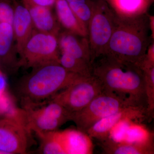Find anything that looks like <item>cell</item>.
I'll use <instances>...</instances> for the list:
<instances>
[{
    "label": "cell",
    "instance_id": "cell-11",
    "mask_svg": "<svg viewBox=\"0 0 154 154\" xmlns=\"http://www.w3.org/2000/svg\"><path fill=\"white\" fill-rule=\"evenodd\" d=\"M60 52L64 53L92 65L88 37L61 30L57 36Z\"/></svg>",
    "mask_w": 154,
    "mask_h": 154
},
{
    "label": "cell",
    "instance_id": "cell-26",
    "mask_svg": "<svg viewBox=\"0 0 154 154\" xmlns=\"http://www.w3.org/2000/svg\"><path fill=\"white\" fill-rule=\"evenodd\" d=\"M7 83L5 73L0 69V96L6 93Z\"/></svg>",
    "mask_w": 154,
    "mask_h": 154
},
{
    "label": "cell",
    "instance_id": "cell-3",
    "mask_svg": "<svg viewBox=\"0 0 154 154\" xmlns=\"http://www.w3.org/2000/svg\"><path fill=\"white\" fill-rule=\"evenodd\" d=\"M32 69L30 73L23 77L18 86L24 108H33L38 103L52 99L59 91L82 76L67 70L58 62Z\"/></svg>",
    "mask_w": 154,
    "mask_h": 154
},
{
    "label": "cell",
    "instance_id": "cell-9",
    "mask_svg": "<svg viewBox=\"0 0 154 154\" xmlns=\"http://www.w3.org/2000/svg\"><path fill=\"white\" fill-rule=\"evenodd\" d=\"M146 119H149L146 107L129 106L99 120L88 130L86 134L91 138L100 141L109 137L112 129L121 122L128 120L140 122Z\"/></svg>",
    "mask_w": 154,
    "mask_h": 154
},
{
    "label": "cell",
    "instance_id": "cell-22",
    "mask_svg": "<svg viewBox=\"0 0 154 154\" xmlns=\"http://www.w3.org/2000/svg\"><path fill=\"white\" fill-rule=\"evenodd\" d=\"M72 11L87 28L94 10V2L89 3L71 2L68 3Z\"/></svg>",
    "mask_w": 154,
    "mask_h": 154
},
{
    "label": "cell",
    "instance_id": "cell-18",
    "mask_svg": "<svg viewBox=\"0 0 154 154\" xmlns=\"http://www.w3.org/2000/svg\"><path fill=\"white\" fill-rule=\"evenodd\" d=\"M115 14L132 16L146 12L149 0H107Z\"/></svg>",
    "mask_w": 154,
    "mask_h": 154
},
{
    "label": "cell",
    "instance_id": "cell-6",
    "mask_svg": "<svg viewBox=\"0 0 154 154\" xmlns=\"http://www.w3.org/2000/svg\"><path fill=\"white\" fill-rule=\"evenodd\" d=\"M30 133L23 109L14 108L0 117V150L6 154L26 153Z\"/></svg>",
    "mask_w": 154,
    "mask_h": 154
},
{
    "label": "cell",
    "instance_id": "cell-24",
    "mask_svg": "<svg viewBox=\"0 0 154 154\" xmlns=\"http://www.w3.org/2000/svg\"><path fill=\"white\" fill-rule=\"evenodd\" d=\"M14 109L6 92L0 96V117L5 115Z\"/></svg>",
    "mask_w": 154,
    "mask_h": 154
},
{
    "label": "cell",
    "instance_id": "cell-25",
    "mask_svg": "<svg viewBox=\"0 0 154 154\" xmlns=\"http://www.w3.org/2000/svg\"><path fill=\"white\" fill-rule=\"evenodd\" d=\"M34 5L51 8L55 5L56 0H28Z\"/></svg>",
    "mask_w": 154,
    "mask_h": 154
},
{
    "label": "cell",
    "instance_id": "cell-16",
    "mask_svg": "<svg viewBox=\"0 0 154 154\" xmlns=\"http://www.w3.org/2000/svg\"><path fill=\"white\" fill-rule=\"evenodd\" d=\"M60 138L66 154H91L93 152L91 138L79 130L59 131Z\"/></svg>",
    "mask_w": 154,
    "mask_h": 154
},
{
    "label": "cell",
    "instance_id": "cell-13",
    "mask_svg": "<svg viewBox=\"0 0 154 154\" xmlns=\"http://www.w3.org/2000/svg\"><path fill=\"white\" fill-rule=\"evenodd\" d=\"M12 1L15 11L12 26L19 56L25 44L33 33L34 28L28 9L22 3L17 2V0Z\"/></svg>",
    "mask_w": 154,
    "mask_h": 154
},
{
    "label": "cell",
    "instance_id": "cell-23",
    "mask_svg": "<svg viewBox=\"0 0 154 154\" xmlns=\"http://www.w3.org/2000/svg\"><path fill=\"white\" fill-rule=\"evenodd\" d=\"M14 11L12 0H0V22L8 23L12 25Z\"/></svg>",
    "mask_w": 154,
    "mask_h": 154
},
{
    "label": "cell",
    "instance_id": "cell-28",
    "mask_svg": "<svg viewBox=\"0 0 154 154\" xmlns=\"http://www.w3.org/2000/svg\"><path fill=\"white\" fill-rule=\"evenodd\" d=\"M0 154H6V153L5 152H3L2 151L0 150Z\"/></svg>",
    "mask_w": 154,
    "mask_h": 154
},
{
    "label": "cell",
    "instance_id": "cell-21",
    "mask_svg": "<svg viewBox=\"0 0 154 154\" xmlns=\"http://www.w3.org/2000/svg\"><path fill=\"white\" fill-rule=\"evenodd\" d=\"M144 75L145 91L149 118L153 117L154 111V66L142 69Z\"/></svg>",
    "mask_w": 154,
    "mask_h": 154
},
{
    "label": "cell",
    "instance_id": "cell-17",
    "mask_svg": "<svg viewBox=\"0 0 154 154\" xmlns=\"http://www.w3.org/2000/svg\"><path fill=\"white\" fill-rule=\"evenodd\" d=\"M54 5L57 18L64 30L88 37V28L76 16L66 0H56Z\"/></svg>",
    "mask_w": 154,
    "mask_h": 154
},
{
    "label": "cell",
    "instance_id": "cell-14",
    "mask_svg": "<svg viewBox=\"0 0 154 154\" xmlns=\"http://www.w3.org/2000/svg\"><path fill=\"white\" fill-rule=\"evenodd\" d=\"M99 142L105 154H153V141L144 142H129L118 141L108 137Z\"/></svg>",
    "mask_w": 154,
    "mask_h": 154
},
{
    "label": "cell",
    "instance_id": "cell-2",
    "mask_svg": "<svg viewBox=\"0 0 154 154\" xmlns=\"http://www.w3.org/2000/svg\"><path fill=\"white\" fill-rule=\"evenodd\" d=\"M153 17L146 12L132 16L116 14L114 30L106 53L140 67L150 44Z\"/></svg>",
    "mask_w": 154,
    "mask_h": 154
},
{
    "label": "cell",
    "instance_id": "cell-19",
    "mask_svg": "<svg viewBox=\"0 0 154 154\" xmlns=\"http://www.w3.org/2000/svg\"><path fill=\"white\" fill-rule=\"evenodd\" d=\"M40 141L38 152L44 154H66L60 138L59 131H49L36 134Z\"/></svg>",
    "mask_w": 154,
    "mask_h": 154
},
{
    "label": "cell",
    "instance_id": "cell-20",
    "mask_svg": "<svg viewBox=\"0 0 154 154\" xmlns=\"http://www.w3.org/2000/svg\"><path fill=\"white\" fill-rule=\"evenodd\" d=\"M59 63L67 70L84 77L92 75V65L64 53L60 52Z\"/></svg>",
    "mask_w": 154,
    "mask_h": 154
},
{
    "label": "cell",
    "instance_id": "cell-8",
    "mask_svg": "<svg viewBox=\"0 0 154 154\" xmlns=\"http://www.w3.org/2000/svg\"><path fill=\"white\" fill-rule=\"evenodd\" d=\"M104 90L95 77L82 76L52 98L71 113L86 107Z\"/></svg>",
    "mask_w": 154,
    "mask_h": 154
},
{
    "label": "cell",
    "instance_id": "cell-12",
    "mask_svg": "<svg viewBox=\"0 0 154 154\" xmlns=\"http://www.w3.org/2000/svg\"><path fill=\"white\" fill-rule=\"evenodd\" d=\"M22 3L29 11L34 30L58 36L61 29L51 8L37 5L28 0H22Z\"/></svg>",
    "mask_w": 154,
    "mask_h": 154
},
{
    "label": "cell",
    "instance_id": "cell-15",
    "mask_svg": "<svg viewBox=\"0 0 154 154\" xmlns=\"http://www.w3.org/2000/svg\"><path fill=\"white\" fill-rule=\"evenodd\" d=\"M23 111L28 129L36 134L57 131L65 123L44 113L40 108H24Z\"/></svg>",
    "mask_w": 154,
    "mask_h": 154
},
{
    "label": "cell",
    "instance_id": "cell-27",
    "mask_svg": "<svg viewBox=\"0 0 154 154\" xmlns=\"http://www.w3.org/2000/svg\"><path fill=\"white\" fill-rule=\"evenodd\" d=\"M68 3H89L91 2L90 0H66Z\"/></svg>",
    "mask_w": 154,
    "mask_h": 154
},
{
    "label": "cell",
    "instance_id": "cell-1",
    "mask_svg": "<svg viewBox=\"0 0 154 154\" xmlns=\"http://www.w3.org/2000/svg\"><path fill=\"white\" fill-rule=\"evenodd\" d=\"M91 74L99 80L104 90L147 110L144 75L137 65L105 53L94 59Z\"/></svg>",
    "mask_w": 154,
    "mask_h": 154
},
{
    "label": "cell",
    "instance_id": "cell-7",
    "mask_svg": "<svg viewBox=\"0 0 154 154\" xmlns=\"http://www.w3.org/2000/svg\"><path fill=\"white\" fill-rule=\"evenodd\" d=\"M60 56L57 36L33 30L21 54V67L33 68L53 62H58Z\"/></svg>",
    "mask_w": 154,
    "mask_h": 154
},
{
    "label": "cell",
    "instance_id": "cell-4",
    "mask_svg": "<svg viewBox=\"0 0 154 154\" xmlns=\"http://www.w3.org/2000/svg\"><path fill=\"white\" fill-rule=\"evenodd\" d=\"M131 106H138L128 99L104 89L85 108L72 113L71 121L78 130L86 133L99 120Z\"/></svg>",
    "mask_w": 154,
    "mask_h": 154
},
{
    "label": "cell",
    "instance_id": "cell-5",
    "mask_svg": "<svg viewBox=\"0 0 154 154\" xmlns=\"http://www.w3.org/2000/svg\"><path fill=\"white\" fill-rule=\"evenodd\" d=\"M115 19V12L106 1L94 2L93 13L88 28L92 63L96 58L107 52Z\"/></svg>",
    "mask_w": 154,
    "mask_h": 154
},
{
    "label": "cell",
    "instance_id": "cell-10",
    "mask_svg": "<svg viewBox=\"0 0 154 154\" xmlns=\"http://www.w3.org/2000/svg\"><path fill=\"white\" fill-rule=\"evenodd\" d=\"M21 67L13 26L0 22V69L14 74Z\"/></svg>",
    "mask_w": 154,
    "mask_h": 154
}]
</instances>
